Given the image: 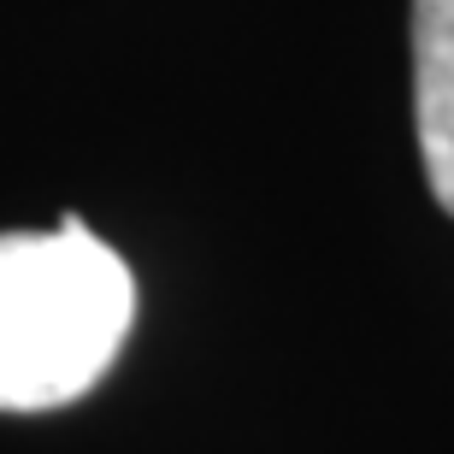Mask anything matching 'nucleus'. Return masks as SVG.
<instances>
[{
  "label": "nucleus",
  "instance_id": "f257e3e1",
  "mask_svg": "<svg viewBox=\"0 0 454 454\" xmlns=\"http://www.w3.org/2000/svg\"><path fill=\"white\" fill-rule=\"evenodd\" d=\"M136 319V278L83 219L0 231V413H48L106 378Z\"/></svg>",
  "mask_w": 454,
  "mask_h": 454
},
{
  "label": "nucleus",
  "instance_id": "f03ea898",
  "mask_svg": "<svg viewBox=\"0 0 454 454\" xmlns=\"http://www.w3.org/2000/svg\"><path fill=\"white\" fill-rule=\"evenodd\" d=\"M413 118L431 195L454 213V0H413Z\"/></svg>",
  "mask_w": 454,
  "mask_h": 454
}]
</instances>
